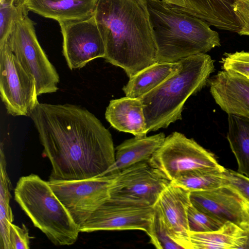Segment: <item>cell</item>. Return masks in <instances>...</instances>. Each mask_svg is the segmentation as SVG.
<instances>
[{"label":"cell","mask_w":249,"mask_h":249,"mask_svg":"<svg viewBox=\"0 0 249 249\" xmlns=\"http://www.w3.org/2000/svg\"><path fill=\"white\" fill-rule=\"evenodd\" d=\"M30 117L43 147L42 156L52 165L49 180L99 177L114 163L111 133L85 108L38 103Z\"/></svg>","instance_id":"obj_1"},{"label":"cell","mask_w":249,"mask_h":249,"mask_svg":"<svg viewBox=\"0 0 249 249\" xmlns=\"http://www.w3.org/2000/svg\"><path fill=\"white\" fill-rule=\"evenodd\" d=\"M94 17L107 62L129 78L158 62L146 0H98Z\"/></svg>","instance_id":"obj_2"},{"label":"cell","mask_w":249,"mask_h":249,"mask_svg":"<svg viewBox=\"0 0 249 249\" xmlns=\"http://www.w3.org/2000/svg\"><path fill=\"white\" fill-rule=\"evenodd\" d=\"M159 62H176L221 45L205 21L174 9L162 0H146Z\"/></svg>","instance_id":"obj_3"},{"label":"cell","mask_w":249,"mask_h":249,"mask_svg":"<svg viewBox=\"0 0 249 249\" xmlns=\"http://www.w3.org/2000/svg\"><path fill=\"white\" fill-rule=\"evenodd\" d=\"M179 69L159 86L139 98L142 101L148 132L167 127L182 119L187 100L199 91L214 70V60L206 53L179 61Z\"/></svg>","instance_id":"obj_4"},{"label":"cell","mask_w":249,"mask_h":249,"mask_svg":"<svg viewBox=\"0 0 249 249\" xmlns=\"http://www.w3.org/2000/svg\"><path fill=\"white\" fill-rule=\"evenodd\" d=\"M15 200L35 227L56 246H70L78 239L79 227L57 197L48 181L31 174L19 178Z\"/></svg>","instance_id":"obj_5"},{"label":"cell","mask_w":249,"mask_h":249,"mask_svg":"<svg viewBox=\"0 0 249 249\" xmlns=\"http://www.w3.org/2000/svg\"><path fill=\"white\" fill-rule=\"evenodd\" d=\"M148 161L170 181L192 171L224 168L213 154L178 132L166 137Z\"/></svg>","instance_id":"obj_6"},{"label":"cell","mask_w":249,"mask_h":249,"mask_svg":"<svg viewBox=\"0 0 249 249\" xmlns=\"http://www.w3.org/2000/svg\"><path fill=\"white\" fill-rule=\"evenodd\" d=\"M34 25L28 15L19 18L7 41L21 65L35 78L39 96L56 92L59 76L37 40Z\"/></svg>","instance_id":"obj_7"},{"label":"cell","mask_w":249,"mask_h":249,"mask_svg":"<svg viewBox=\"0 0 249 249\" xmlns=\"http://www.w3.org/2000/svg\"><path fill=\"white\" fill-rule=\"evenodd\" d=\"M0 93L7 112L30 116L39 103L35 78L21 65L7 39L0 45Z\"/></svg>","instance_id":"obj_8"},{"label":"cell","mask_w":249,"mask_h":249,"mask_svg":"<svg viewBox=\"0 0 249 249\" xmlns=\"http://www.w3.org/2000/svg\"><path fill=\"white\" fill-rule=\"evenodd\" d=\"M114 176L48 182L80 229L93 212L110 197L109 190Z\"/></svg>","instance_id":"obj_9"},{"label":"cell","mask_w":249,"mask_h":249,"mask_svg":"<svg viewBox=\"0 0 249 249\" xmlns=\"http://www.w3.org/2000/svg\"><path fill=\"white\" fill-rule=\"evenodd\" d=\"M153 206L109 197L80 227V231L140 230L149 231Z\"/></svg>","instance_id":"obj_10"},{"label":"cell","mask_w":249,"mask_h":249,"mask_svg":"<svg viewBox=\"0 0 249 249\" xmlns=\"http://www.w3.org/2000/svg\"><path fill=\"white\" fill-rule=\"evenodd\" d=\"M63 36V54L70 70L104 58L106 47L94 15L88 18L58 22Z\"/></svg>","instance_id":"obj_11"},{"label":"cell","mask_w":249,"mask_h":249,"mask_svg":"<svg viewBox=\"0 0 249 249\" xmlns=\"http://www.w3.org/2000/svg\"><path fill=\"white\" fill-rule=\"evenodd\" d=\"M170 181L148 161L135 164L114 176L110 197L154 206Z\"/></svg>","instance_id":"obj_12"},{"label":"cell","mask_w":249,"mask_h":249,"mask_svg":"<svg viewBox=\"0 0 249 249\" xmlns=\"http://www.w3.org/2000/svg\"><path fill=\"white\" fill-rule=\"evenodd\" d=\"M191 203L223 223L231 222L249 231L247 201L234 189L224 185L214 189L190 193Z\"/></svg>","instance_id":"obj_13"},{"label":"cell","mask_w":249,"mask_h":249,"mask_svg":"<svg viewBox=\"0 0 249 249\" xmlns=\"http://www.w3.org/2000/svg\"><path fill=\"white\" fill-rule=\"evenodd\" d=\"M216 103L228 115L249 118V78L223 71L209 82Z\"/></svg>","instance_id":"obj_14"},{"label":"cell","mask_w":249,"mask_h":249,"mask_svg":"<svg viewBox=\"0 0 249 249\" xmlns=\"http://www.w3.org/2000/svg\"><path fill=\"white\" fill-rule=\"evenodd\" d=\"M171 8L200 18L222 30L238 33L240 21L234 12L236 0H162Z\"/></svg>","instance_id":"obj_15"},{"label":"cell","mask_w":249,"mask_h":249,"mask_svg":"<svg viewBox=\"0 0 249 249\" xmlns=\"http://www.w3.org/2000/svg\"><path fill=\"white\" fill-rule=\"evenodd\" d=\"M190 193L170 182L161 193L153 207L168 229L192 249L188 220V211L191 204Z\"/></svg>","instance_id":"obj_16"},{"label":"cell","mask_w":249,"mask_h":249,"mask_svg":"<svg viewBox=\"0 0 249 249\" xmlns=\"http://www.w3.org/2000/svg\"><path fill=\"white\" fill-rule=\"evenodd\" d=\"M105 118L110 124L119 131L135 136H144L148 130L141 100L125 96L112 100L106 108Z\"/></svg>","instance_id":"obj_17"},{"label":"cell","mask_w":249,"mask_h":249,"mask_svg":"<svg viewBox=\"0 0 249 249\" xmlns=\"http://www.w3.org/2000/svg\"><path fill=\"white\" fill-rule=\"evenodd\" d=\"M28 11L59 22L86 19L94 13L98 0H21Z\"/></svg>","instance_id":"obj_18"},{"label":"cell","mask_w":249,"mask_h":249,"mask_svg":"<svg viewBox=\"0 0 249 249\" xmlns=\"http://www.w3.org/2000/svg\"><path fill=\"white\" fill-rule=\"evenodd\" d=\"M165 138L161 132L150 136H135L124 141L115 148L114 163L100 176H114L135 164L148 161Z\"/></svg>","instance_id":"obj_19"},{"label":"cell","mask_w":249,"mask_h":249,"mask_svg":"<svg viewBox=\"0 0 249 249\" xmlns=\"http://www.w3.org/2000/svg\"><path fill=\"white\" fill-rule=\"evenodd\" d=\"M192 249H245L247 231L230 222L218 230L208 232L189 231Z\"/></svg>","instance_id":"obj_20"},{"label":"cell","mask_w":249,"mask_h":249,"mask_svg":"<svg viewBox=\"0 0 249 249\" xmlns=\"http://www.w3.org/2000/svg\"><path fill=\"white\" fill-rule=\"evenodd\" d=\"M179 67V61L157 62L129 78L123 90L126 96L139 98L159 86Z\"/></svg>","instance_id":"obj_21"},{"label":"cell","mask_w":249,"mask_h":249,"mask_svg":"<svg viewBox=\"0 0 249 249\" xmlns=\"http://www.w3.org/2000/svg\"><path fill=\"white\" fill-rule=\"evenodd\" d=\"M227 138L237 162V172L249 178V118L229 115Z\"/></svg>","instance_id":"obj_22"},{"label":"cell","mask_w":249,"mask_h":249,"mask_svg":"<svg viewBox=\"0 0 249 249\" xmlns=\"http://www.w3.org/2000/svg\"><path fill=\"white\" fill-rule=\"evenodd\" d=\"M0 155V249H10L9 228L14 220L10 206L12 185L6 172V161L2 142Z\"/></svg>","instance_id":"obj_23"},{"label":"cell","mask_w":249,"mask_h":249,"mask_svg":"<svg viewBox=\"0 0 249 249\" xmlns=\"http://www.w3.org/2000/svg\"><path fill=\"white\" fill-rule=\"evenodd\" d=\"M223 169L199 170L188 173L171 181L190 192L214 189L225 185Z\"/></svg>","instance_id":"obj_24"},{"label":"cell","mask_w":249,"mask_h":249,"mask_svg":"<svg viewBox=\"0 0 249 249\" xmlns=\"http://www.w3.org/2000/svg\"><path fill=\"white\" fill-rule=\"evenodd\" d=\"M150 243L159 249H190L189 245L171 231L154 211L149 231Z\"/></svg>","instance_id":"obj_25"},{"label":"cell","mask_w":249,"mask_h":249,"mask_svg":"<svg viewBox=\"0 0 249 249\" xmlns=\"http://www.w3.org/2000/svg\"><path fill=\"white\" fill-rule=\"evenodd\" d=\"M28 13L21 0H0V45L8 38L15 22Z\"/></svg>","instance_id":"obj_26"},{"label":"cell","mask_w":249,"mask_h":249,"mask_svg":"<svg viewBox=\"0 0 249 249\" xmlns=\"http://www.w3.org/2000/svg\"><path fill=\"white\" fill-rule=\"evenodd\" d=\"M188 220L189 231L193 232L216 231L225 224L200 211L192 203L188 211Z\"/></svg>","instance_id":"obj_27"},{"label":"cell","mask_w":249,"mask_h":249,"mask_svg":"<svg viewBox=\"0 0 249 249\" xmlns=\"http://www.w3.org/2000/svg\"><path fill=\"white\" fill-rule=\"evenodd\" d=\"M224 70L249 75V52L226 53L222 59Z\"/></svg>","instance_id":"obj_28"},{"label":"cell","mask_w":249,"mask_h":249,"mask_svg":"<svg viewBox=\"0 0 249 249\" xmlns=\"http://www.w3.org/2000/svg\"><path fill=\"white\" fill-rule=\"evenodd\" d=\"M222 174L225 185L234 189L249 202V178L230 169L225 168Z\"/></svg>","instance_id":"obj_29"},{"label":"cell","mask_w":249,"mask_h":249,"mask_svg":"<svg viewBox=\"0 0 249 249\" xmlns=\"http://www.w3.org/2000/svg\"><path fill=\"white\" fill-rule=\"evenodd\" d=\"M31 237L24 224L22 227L10 223L9 228L10 249H29Z\"/></svg>","instance_id":"obj_30"},{"label":"cell","mask_w":249,"mask_h":249,"mask_svg":"<svg viewBox=\"0 0 249 249\" xmlns=\"http://www.w3.org/2000/svg\"><path fill=\"white\" fill-rule=\"evenodd\" d=\"M234 10L241 25L238 34L249 36V0H236Z\"/></svg>","instance_id":"obj_31"},{"label":"cell","mask_w":249,"mask_h":249,"mask_svg":"<svg viewBox=\"0 0 249 249\" xmlns=\"http://www.w3.org/2000/svg\"><path fill=\"white\" fill-rule=\"evenodd\" d=\"M246 208H247V210L249 214V202H248V201H247V203H246Z\"/></svg>","instance_id":"obj_32"},{"label":"cell","mask_w":249,"mask_h":249,"mask_svg":"<svg viewBox=\"0 0 249 249\" xmlns=\"http://www.w3.org/2000/svg\"><path fill=\"white\" fill-rule=\"evenodd\" d=\"M246 77H248V78H249V75H245Z\"/></svg>","instance_id":"obj_33"}]
</instances>
